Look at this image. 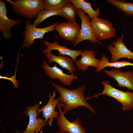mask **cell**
I'll return each mask as SVG.
<instances>
[{"label":"cell","mask_w":133,"mask_h":133,"mask_svg":"<svg viewBox=\"0 0 133 133\" xmlns=\"http://www.w3.org/2000/svg\"><path fill=\"white\" fill-rule=\"evenodd\" d=\"M50 82L52 86L59 93L58 100L63 107V111L64 114L81 106L84 107L92 113H95L93 108L86 101L84 93L86 89L84 85L82 84L76 88L70 90L55 83L51 80Z\"/></svg>","instance_id":"1"},{"label":"cell","mask_w":133,"mask_h":133,"mask_svg":"<svg viewBox=\"0 0 133 133\" xmlns=\"http://www.w3.org/2000/svg\"><path fill=\"white\" fill-rule=\"evenodd\" d=\"M9 3L16 14L27 19H35L41 11L44 10V0H5Z\"/></svg>","instance_id":"2"},{"label":"cell","mask_w":133,"mask_h":133,"mask_svg":"<svg viewBox=\"0 0 133 133\" xmlns=\"http://www.w3.org/2000/svg\"><path fill=\"white\" fill-rule=\"evenodd\" d=\"M109 81H103L102 84L104 86L101 93L91 97L86 98V100L92 98H97L101 95H105L108 97H113L122 104V110L125 111L131 110L133 108V92L129 91L125 92L117 89L112 86Z\"/></svg>","instance_id":"3"},{"label":"cell","mask_w":133,"mask_h":133,"mask_svg":"<svg viewBox=\"0 0 133 133\" xmlns=\"http://www.w3.org/2000/svg\"><path fill=\"white\" fill-rule=\"evenodd\" d=\"M59 23L57 22L53 24L43 28H38L32 24L31 22L27 19L25 22V30L22 32L23 36V43L24 47L28 48L35 43L36 39L44 38L45 34L55 30V27Z\"/></svg>","instance_id":"4"},{"label":"cell","mask_w":133,"mask_h":133,"mask_svg":"<svg viewBox=\"0 0 133 133\" xmlns=\"http://www.w3.org/2000/svg\"><path fill=\"white\" fill-rule=\"evenodd\" d=\"M77 14L81 20V27L79 36L73 43L74 47L83 41L89 40L92 43H97L102 45L100 41L96 37L92 26L88 16H86L84 12L80 9H77Z\"/></svg>","instance_id":"5"},{"label":"cell","mask_w":133,"mask_h":133,"mask_svg":"<svg viewBox=\"0 0 133 133\" xmlns=\"http://www.w3.org/2000/svg\"><path fill=\"white\" fill-rule=\"evenodd\" d=\"M90 22L95 37L99 41L116 37V30L109 20L98 17Z\"/></svg>","instance_id":"6"},{"label":"cell","mask_w":133,"mask_h":133,"mask_svg":"<svg viewBox=\"0 0 133 133\" xmlns=\"http://www.w3.org/2000/svg\"><path fill=\"white\" fill-rule=\"evenodd\" d=\"M40 104L37 103L32 106L25 108L24 114L29 117V122L26 129L21 132V133H38L44 125V119L39 117L37 110L39 109Z\"/></svg>","instance_id":"7"},{"label":"cell","mask_w":133,"mask_h":133,"mask_svg":"<svg viewBox=\"0 0 133 133\" xmlns=\"http://www.w3.org/2000/svg\"><path fill=\"white\" fill-rule=\"evenodd\" d=\"M57 106L60 114L57 118V122L59 127V131H64L69 133H86L79 117L71 122L66 117L59 102Z\"/></svg>","instance_id":"8"},{"label":"cell","mask_w":133,"mask_h":133,"mask_svg":"<svg viewBox=\"0 0 133 133\" xmlns=\"http://www.w3.org/2000/svg\"><path fill=\"white\" fill-rule=\"evenodd\" d=\"M42 67L46 76L52 79H58L60 82L63 85L70 86L74 82V80L78 79V77L73 74H66L58 68L56 64L51 67L48 64L46 60H44Z\"/></svg>","instance_id":"9"},{"label":"cell","mask_w":133,"mask_h":133,"mask_svg":"<svg viewBox=\"0 0 133 133\" xmlns=\"http://www.w3.org/2000/svg\"><path fill=\"white\" fill-rule=\"evenodd\" d=\"M55 29L61 38L73 43L78 38L81 30L76 22L71 21L58 23Z\"/></svg>","instance_id":"10"},{"label":"cell","mask_w":133,"mask_h":133,"mask_svg":"<svg viewBox=\"0 0 133 133\" xmlns=\"http://www.w3.org/2000/svg\"><path fill=\"white\" fill-rule=\"evenodd\" d=\"M123 34L113 40L112 44H109L107 48L110 52L112 58L111 62H115L119 59L125 58L133 60V52L127 48L123 42Z\"/></svg>","instance_id":"11"},{"label":"cell","mask_w":133,"mask_h":133,"mask_svg":"<svg viewBox=\"0 0 133 133\" xmlns=\"http://www.w3.org/2000/svg\"><path fill=\"white\" fill-rule=\"evenodd\" d=\"M6 4L3 0L0 1V31L4 39L9 40L11 37L12 27L20 24L23 20L20 19H13L8 18Z\"/></svg>","instance_id":"12"},{"label":"cell","mask_w":133,"mask_h":133,"mask_svg":"<svg viewBox=\"0 0 133 133\" xmlns=\"http://www.w3.org/2000/svg\"><path fill=\"white\" fill-rule=\"evenodd\" d=\"M56 96V90H54L52 94L50 92L48 96L49 100L47 104L37 110L38 114H42V117L45 119V124L48 121L47 124L51 126L54 118H57L59 113L55 110V108L59 103L58 98L55 99Z\"/></svg>","instance_id":"13"},{"label":"cell","mask_w":133,"mask_h":133,"mask_svg":"<svg viewBox=\"0 0 133 133\" xmlns=\"http://www.w3.org/2000/svg\"><path fill=\"white\" fill-rule=\"evenodd\" d=\"M104 71L108 76L114 79L119 87H126L133 92V71L123 72L119 68L105 69Z\"/></svg>","instance_id":"14"},{"label":"cell","mask_w":133,"mask_h":133,"mask_svg":"<svg viewBox=\"0 0 133 133\" xmlns=\"http://www.w3.org/2000/svg\"><path fill=\"white\" fill-rule=\"evenodd\" d=\"M44 45L47 48L42 51L44 54L51 52L53 50H56L58 51L59 55H67L70 57L73 62H75L77 57L81 55L82 51L81 50H73L66 47L61 46L57 41L54 40L52 43H50L45 40Z\"/></svg>","instance_id":"15"},{"label":"cell","mask_w":133,"mask_h":133,"mask_svg":"<svg viewBox=\"0 0 133 133\" xmlns=\"http://www.w3.org/2000/svg\"><path fill=\"white\" fill-rule=\"evenodd\" d=\"M81 55V59L75 62L78 69L85 71L89 66L98 68L100 60L96 58V53L93 50L85 49L82 51Z\"/></svg>","instance_id":"16"},{"label":"cell","mask_w":133,"mask_h":133,"mask_svg":"<svg viewBox=\"0 0 133 133\" xmlns=\"http://www.w3.org/2000/svg\"><path fill=\"white\" fill-rule=\"evenodd\" d=\"M51 52L45 54L48 64H51L53 62H56L62 68L67 70L70 73L74 74L76 69L73 61L70 57L65 55L57 56L52 54Z\"/></svg>","instance_id":"17"},{"label":"cell","mask_w":133,"mask_h":133,"mask_svg":"<svg viewBox=\"0 0 133 133\" xmlns=\"http://www.w3.org/2000/svg\"><path fill=\"white\" fill-rule=\"evenodd\" d=\"M77 9H80L87 13L91 20L95 17H98L100 15V7H97L96 10L92 8L91 3L83 0H70Z\"/></svg>","instance_id":"18"},{"label":"cell","mask_w":133,"mask_h":133,"mask_svg":"<svg viewBox=\"0 0 133 133\" xmlns=\"http://www.w3.org/2000/svg\"><path fill=\"white\" fill-rule=\"evenodd\" d=\"M101 59L100 63L98 68L96 70V72H100L107 67H114L116 68H118L128 66H133V63L126 61L110 62L109 61V58L106 54H101Z\"/></svg>","instance_id":"19"},{"label":"cell","mask_w":133,"mask_h":133,"mask_svg":"<svg viewBox=\"0 0 133 133\" xmlns=\"http://www.w3.org/2000/svg\"><path fill=\"white\" fill-rule=\"evenodd\" d=\"M106 1L125 15L133 17V2L123 0H106Z\"/></svg>","instance_id":"20"},{"label":"cell","mask_w":133,"mask_h":133,"mask_svg":"<svg viewBox=\"0 0 133 133\" xmlns=\"http://www.w3.org/2000/svg\"><path fill=\"white\" fill-rule=\"evenodd\" d=\"M61 17H64L68 21L76 22V15L77 9L70 2L59 9Z\"/></svg>","instance_id":"21"},{"label":"cell","mask_w":133,"mask_h":133,"mask_svg":"<svg viewBox=\"0 0 133 133\" xmlns=\"http://www.w3.org/2000/svg\"><path fill=\"white\" fill-rule=\"evenodd\" d=\"M55 15L61 17V14L59 9L56 10H43L39 13L37 17L34 20L33 25L37 27L39 24L43 22L48 18Z\"/></svg>","instance_id":"22"},{"label":"cell","mask_w":133,"mask_h":133,"mask_svg":"<svg viewBox=\"0 0 133 133\" xmlns=\"http://www.w3.org/2000/svg\"><path fill=\"white\" fill-rule=\"evenodd\" d=\"M70 2V0H44V10L58 9Z\"/></svg>","instance_id":"23"},{"label":"cell","mask_w":133,"mask_h":133,"mask_svg":"<svg viewBox=\"0 0 133 133\" xmlns=\"http://www.w3.org/2000/svg\"><path fill=\"white\" fill-rule=\"evenodd\" d=\"M17 70H16L14 75L11 77H8L6 76H0V79H3L9 80L12 82L14 85V87L15 89L19 87V84L18 81L17 80L16 78V74Z\"/></svg>","instance_id":"24"},{"label":"cell","mask_w":133,"mask_h":133,"mask_svg":"<svg viewBox=\"0 0 133 133\" xmlns=\"http://www.w3.org/2000/svg\"><path fill=\"white\" fill-rule=\"evenodd\" d=\"M15 133H20V131L19 130H17Z\"/></svg>","instance_id":"25"},{"label":"cell","mask_w":133,"mask_h":133,"mask_svg":"<svg viewBox=\"0 0 133 133\" xmlns=\"http://www.w3.org/2000/svg\"><path fill=\"white\" fill-rule=\"evenodd\" d=\"M61 133H69L67 132H66L62 131V132Z\"/></svg>","instance_id":"26"},{"label":"cell","mask_w":133,"mask_h":133,"mask_svg":"<svg viewBox=\"0 0 133 133\" xmlns=\"http://www.w3.org/2000/svg\"><path fill=\"white\" fill-rule=\"evenodd\" d=\"M62 132V131H58L56 132V133H61Z\"/></svg>","instance_id":"27"}]
</instances>
